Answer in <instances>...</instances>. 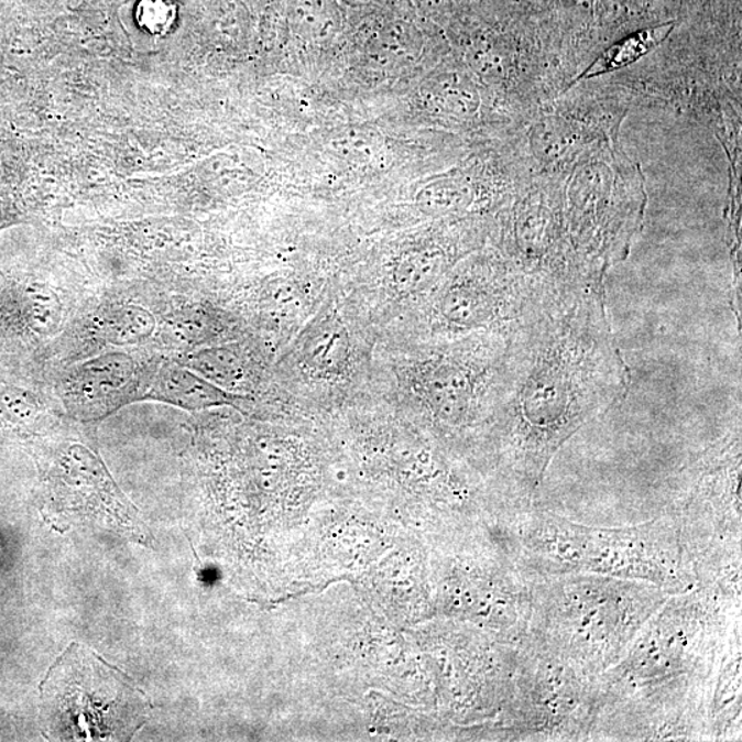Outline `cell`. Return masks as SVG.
<instances>
[{
    "label": "cell",
    "instance_id": "6da1fadb",
    "mask_svg": "<svg viewBox=\"0 0 742 742\" xmlns=\"http://www.w3.org/2000/svg\"><path fill=\"white\" fill-rule=\"evenodd\" d=\"M630 369L609 324L600 282L563 287L509 342L484 459L495 492L524 511L559 448L628 396Z\"/></svg>",
    "mask_w": 742,
    "mask_h": 742
},
{
    "label": "cell",
    "instance_id": "7a4b0ae2",
    "mask_svg": "<svg viewBox=\"0 0 742 742\" xmlns=\"http://www.w3.org/2000/svg\"><path fill=\"white\" fill-rule=\"evenodd\" d=\"M503 535L528 580L597 574L647 581L668 596L696 587L694 568L672 513L634 527L600 528L533 505L514 514Z\"/></svg>",
    "mask_w": 742,
    "mask_h": 742
},
{
    "label": "cell",
    "instance_id": "3957f363",
    "mask_svg": "<svg viewBox=\"0 0 742 742\" xmlns=\"http://www.w3.org/2000/svg\"><path fill=\"white\" fill-rule=\"evenodd\" d=\"M530 581L531 614L523 642L589 677H600L622 661L669 597L647 581L597 574Z\"/></svg>",
    "mask_w": 742,
    "mask_h": 742
},
{
    "label": "cell",
    "instance_id": "277c9868",
    "mask_svg": "<svg viewBox=\"0 0 742 742\" xmlns=\"http://www.w3.org/2000/svg\"><path fill=\"white\" fill-rule=\"evenodd\" d=\"M740 628L739 600L699 587L669 596L622 661L600 675L603 706L666 680L710 677L729 636Z\"/></svg>",
    "mask_w": 742,
    "mask_h": 742
},
{
    "label": "cell",
    "instance_id": "5b68a950",
    "mask_svg": "<svg viewBox=\"0 0 742 742\" xmlns=\"http://www.w3.org/2000/svg\"><path fill=\"white\" fill-rule=\"evenodd\" d=\"M741 426L686 467L672 516L694 568L696 587L741 600Z\"/></svg>",
    "mask_w": 742,
    "mask_h": 742
},
{
    "label": "cell",
    "instance_id": "8992f818",
    "mask_svg": "<svg viewBox=\"0 0 742 742\" xmlns=\"http://www.w3.org/2000/svg\"><path fill=\"white\" fill-rule=\"evenodd\" d=\"M425 353L413 370L421 407L447 435L480 432L483 441L494 413L511 339L476 334Z\"/></svg>",
    "mask_w": 742,
    "mask_h": 742
},
{
    "label": "cell",
    "instance_id": "52a82bcc",
    "mask_svg": "<svg viewBox=\"0 0 742 742\" xmlns=\"http://www.w3.org/2000/svg\"><path fill=\"white\" fill-rule=\"evenodd\" d=\"M603 707L600 677L523 642L501 728L511 740L590 741Z\"/></svg>",
    "mask_w": 742,
    "mask_h": 742
},
{
    "label": "cell",
    "instance_id": "ba28073f",
    "mask_svg": "<svg viewBox=\"0 0 742 742\" xmlns=\"http://www.w3.org/2000/svg\"><path fill=\"white\" fill-rule=\"evenodd\" d=\"M59 740H127L146 717L140 691L118 669L70 646L42 686Z\"/></svg>",
    "mask_w": 742,
    "mask_h": 742
},
{
    "label": "cell",
    "instance_id": "9c48e42d",
    "mask_svg": "<svg viewBox=\"0 0 742 742\" xmlns=\"http://www.w3.org/2000/svg\"><path fill=\"white\" fill-rule=\"evenodd\" d=\"M552 292L522 270L476 268L452 276L436 292L430 325L445 336L492 334L512 339Z\"/></svg>",
    "mask_w": 742,
    "mask_h": 742
},
{
    "label": "cell",
    "instance_id": "30bf717a",
    "mask_svg": "<svg viewBox=\"0 0 742 742\" xmlns=\"http://www.w3.org/2000/svg\"><path fill=\"white\" fill-rule=\"evenodd\" d=\"M711 675L646 686L603 708L591 740L708 741Z\"/></svg>",
    "mask_w": 742,
    "mask_h": 742
},
{
    "label": "cell",
    "instance_id": "8fae6325",
    "mask_svg": "<svg viewBox=\"0 0 742 742\" xmlns=\"http://www.w3.org/2000/svg\"><path fill=\"white\" fill-rule=\"evenodd\" d=\"M146 375L126 352H109L79 364L65 375L63 402L74 417H107L145 395Z\"/></svg>",
    "mask_w": 742,
    "mask_h": 742
},
{
    "label": "cell",
    "instance_id": "7c38bea8",
    "mask_svg": "<svg viewBox=\"0 0 742 742\" xmlns=\"http://www.w3.org/2000/svg\"><path fill=\"white\" fill-rule=\"evenodd\" d=\"M741 628L734 630L711 673L708 741L741 738Z\"/></svg>",
    "mask_w": 742,
    "mask_h": 742
},
{
    "label": "cell",
    "instance_id": "4fadbf2b",
    "mask_svg": "<svg viewBox=\"0 0 742 742\" xmlns=\"http://www.w3.org/2000/svg\"><path fill=\"white\" fill-rule=\"evenodd\" d=\"M146 399H154L185 410L237 406L242 401L193 370L178 363H164L146 382Z\"/></svg>",
    "mask_w": 742,
    "mask_h": 742
},
{
    "label": "cell",
    "instance_id": "5bb4252c",
    "mask_svg": "<svg viewBox=\"0 0 742 742\" xmlns=\"http://www.w3.org/2000/svg\"><path fill=\"white\" fill-rule=\"evenodd\" d=\"M350 348L345 324L335 312L326 309L298 336L296 362L313 374H339L350 359Z\"/></svg>",
    "mask_w": 742,
    "mask_h": 742
},
{
    "label": "cell",
    "instance_id": "9a60e30c",
    "mask_svg": "<svg viewBox=\"0 0 742 742\" xmlns=\"http://www.w3.org/2000/svg\"><path fill=\"white\" fill-rule=\"evenodd\" d=\"M673 30L674 24L669 22V24L642 31L624 39L623 42L614 44L613 47L607 50L600 58L594 61L580 75L579 79H591V77L609 74V72L622 69L624 66L634 64L635 61L644 57L651 50L666 41Z\"/></svg>",
    "mask_w": 742,
    "mask_h": 742
},
{
    "label": "cell",
    "instance_id": "2e32d148",
    "mask_svg": "<svg viewBox=\"0 0 742 742\" xmlns=\"http://www.w3.org/2000/svg\"><path fill=\"white\" fill-rule=\"evenodd\" d=\"M182 364L226 391L236 390L245 377L240 353L229 347L193 352Z\"/></svg>",
    "mask_w": 742,
    "mask_h": 742
},
{
    "label": "cell",
    "instance_id": "e0dca14e",
    "mask_svg": "<svg viewBox=\"0 0 742 742\" xmlns=\"http://www.w3.org/2000/svg\"><path fill=\"white\" fill-rule=\"evenodd\" d=\"M105 339L114 346H134L145 341L156 329V320L140 306H121L112 309L102 324Z\"/></svg>",
    "mask_w": 742,
    "mask_h": 742
},
{
    "label": "cell",
    "instance_id": "ac0fdd59",
    "mask_svg": "<svg viewBox=\"0 0 742 742\" xmlns=\"http://www.w3.org/2000/svg\"><path fill=\"white\" fill-rule=\"evenodd\" d=\"M25 306L28 324L41 335L53 334L63 318V306L57 293L47 287H33L24 292L22 298Z\"/></svg>",
    "mask_w": 742,
    "mask_h": 742
},
{
    "label": "cell",
    "instance_id": "d6986e66",
    "mask_svg": "<svg viewBox=\"0 0 742 742\" xmlns=\"http://www.w3.org/2000/svg\"><path fill=\"white\" fill-rule=\"evenodd\" d=\"M0 403L9 408L17 417H30L32 410L36 407L31 395L19 390H4Z\"/></svg>",
    "mask_w": 742,
    "mask_h": 742
}]
</instances>
